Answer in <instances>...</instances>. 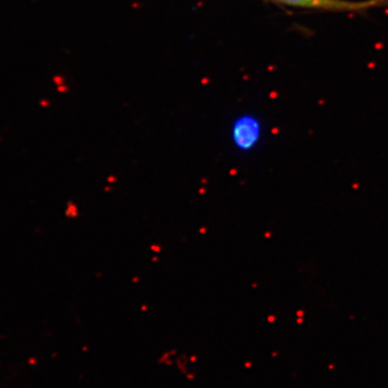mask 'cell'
<instances>
[{"instance_id":"obj_1","label":"cell","mask_w":388,"mask_h":388,"mask_svg":"<svg viewBox=\"0 0 388 388\" xmlns=\"http://www.w3.org/2000/svg\"><path fill=\"white\" fill-rule=\"evenodd\" d=\"M287 6L321 9L328 11H363L377 6L388 5V0H368V2H345V0H275Z\"/></svg>"},{"instance_id":"obj_2","label":"cell","mask_w":388,"mask_h":388,"mask_svg":"<svg viewBox=\"0 0 388 388\" xmlns=\"http://www.w3.org/2000/svg\"><path fill=\"white\" fill-rule=\"evenodd\" d=\"M261 136V126L257 119L243 117L237 120L232 128L233 143L241 151H249L257 146Z\"/></svg>"}]
</instances>
